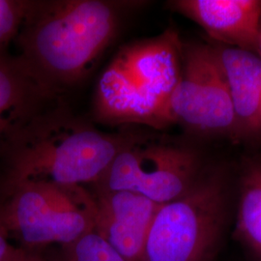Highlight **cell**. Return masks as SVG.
Masks as SVG:
<instances>
[{"label": "cell", "mask_w": 261, "mask_h": 261, "mask_svg": "<svg viewBox=\"0 0 261 261\" xmlns=\"http://www.w3.org/2000/svg\"><path fill=\"white\" fill-rule=\"evenodd\" d=\"M118 24V5L110 1H30L17 36V58L39 84L57 95L88 75Z\"/></svg>", "instance_id": "obj_1"}, {"label": "cell", "mask_w": 261, "mask_h": 261, "mask_svg": "<svg viewBox=\"0 0 261 261\" xmlns=\"http://www.w3.org/2000/svg\"><path fill=\"white\" fill-rule=\"evenodd\" d=\"M134 140L76 122L57 105L22 130L5 153L8 194L34 183L94 185Z\"/></svg>", "instance_id": "obj_2"}, {"label": "cell", "mask_w": 261, "mask_h": 261, "mask_svg": "<svg viewBox=\"0 0 261 261\" xmlns=\"http://www.w3.org/2000/svg\"><path fill=\"white\" fill-rule=\"evenodd\" d=\"M182 47L172 28L122 47L99 79L95 117L112 125L172 124L169 106L181 73Z\"/></svg>", "instance_id": "obj_3"}, {"label": "cell", "mask_w": 261, "mask_h": 261, "mask_svg": "<svg viewBox=\"0 0 261 261\" xmlns=\"http://www.w3.org/2000/svg\"><path fill=\"white\" fill-rule=\"evenodd\" d=\"M224 174L198 178L184 196L161 204L141 261H217L228 224Z\"/></svg>", "instance_id": "obj_4"}, {"label": "cell", "mask_w": 261, "mask_h": 261, "mask_svg": "<svg viewBox=\"0 0 261 261\" xmlns=\"http://www.w3.org/2000/svg\"><path fill=\"white\" fill-rule=\"evenodd\" d=\"M9 195L2 214L10 233L19 237L23 247L65 246L95 228V197L84 187L34 183Z\"/></svg>", "instance_id": "obj_5"}, {"label": "cell", "mask_w": 261, "mask_h": 261, "mask_svg": "<svg viewBox=\"0 0 261 261\" xmlns=\"http://www.w3.org/2000/svg\"><path fill=\"white\" fill-rule=\"evenodd\" d=\"M198 160L191 150L134 140L115 157L95 192L126 191L165 204L196 184Z\"/></svg>", "instance_id": "obj_6"}, {"label": "cell", "mask_w": 261, "mask_h": 261, "mask_svg": "<svg viewBox=\"0 0 261 261\" xmlns=\"http://www.w3.org/2000/svg\"><path fill=\"white\" fill-rule=\"evenodd\" d=\"M172 124L200 133L239 136L217 47L183 44L181 73L169 106Z\"/></svg>", "instance_id": "obj_7"}, {"label": "cell", "mask_w": 261, "mask_h": 261, "mask_svg": "<svg viewBox=\"0 0 261 261\" xmlns=\"http://www.w3.org/2000/svg\"><path fill=\"white\" fill-rule=\"evenodd\" d=\"M94 230L128 261H141L153 219L161 204L139 194L95 192Z\"/></svg>", "instance_id": "obj_8"}, {"label": "cell", "mask_w": 261, "mask_h": 261, "mask_svg": "<svg viewBox=\"0 0 261 261\" xmlns=\"http://www.w3.org/2000/svg\"><path fill=\"white\" fill-rule=\"evenodd\" d=\"M17 57L0 56V155L43 113L57 106Z\"/></svg>", "instance_id": "obj_9"}, {"label": "cell", "mask_w": 261, "mask_h": 261, "mask_svg": "<svg viewBox=\"0 0 261 261\" xmlns=\"http://www.w3.org/2000/svg\"><path fill=\"white\" fill-rule=\"evenodd\" d=\"M169 5L226 47L255 51L261 28L259 0H176Z\"/></svg>", "instance_id": "obj_10"}, {"label": "cell", "mask_w": 261, "mask_h": 261, "mask_svg": "<svg viewBox=\"0 0 261 261\" xmlns=\"http://www.w3.org/2000/svg\"><path fill=\"white\" fill-rule=\"evenodd\" d=\"M228 86L239 137L261 135V58L238 47H217Z\"/></svg>", "instance_id": "obj_11"}, {"label": "cell", "mask_w": 261, "mask_h": 261, "mask_svg": "<svg viewBox=\"0 0 261 261\" xmlns=\"http://www.w3.org/2000/svg\"><path fill=\"white\" fill-rule=\"evenodd\" d=\"M234 237L251 261H261V162L243 169Z\"/></svg>", "instance_id": "obj_12"}, {"label": "cell", "mask_w": 261, "mask_h": 261, "mask_svg": "<svg viewBox=\"0 0 261 261\" xmlns=\"http://www.w3.org/2000/svg\"><path fill=\"white\" fill-rule=\"evenodd\" d=\"M61 261H128L95 230L62 246Z\"/></svg>", "instance_id": "obj_13"}, {"label": "cell", "mask_w": 261, "mask_h": 261, "mask_svg": "<svg viewBox=\"0 0 261 261\" xmlns=\"http://www.w3.org/2000/svg\"><path fill=\"white\" fill-rule=\"evenodd\" d=\"M29 5L30 1L0 0V56H6V47L18 36Z\"/></svg>", "instance_id": "obj_14"}, {"label": "cell", "mask_w": 261, "mask_h": 261, "mask_svg": "<svg viewBox=\"0 0 261 261\" xmlns=\"http://www.w3.org/2000/svg\"><path fill=\"white\" fill-rule=\"evenodd\" d=\"M4 261H48L46 256L38 249H30L28 247H13L8 256Z\"/></svg>", "instance_id": "obj_15"}, {"label": "cell", "mask_w": 261, "mask_h": 261, "mask_svg": "<svg viewBox=\"0 0 261 261\" xmlns=\"http://www.w3.org/2000/svg\"><path fill=\"white\" fill-rule=\"evenodd\" d=\"M10 234L9 228L2 214V209H0V261L6 259L14 247L9 242Z\"/></svg>", "instance_id": "obj_16"}, {"label": "cell", "mask_w": 261, "mask_h": 261, "mask_svg": "<svg viewBox=\"0 0 261 261\" xmlns=\"http://www.w3.org/2000/svg\"><path fill=\"white\" fill-rule=\"evenodd\" d=\"M255 51L258 54V56L261 58V28L258 39H257V43H256V47H255Z\"/></svg>", "instance_id": "obj_17"}]
</instances>
